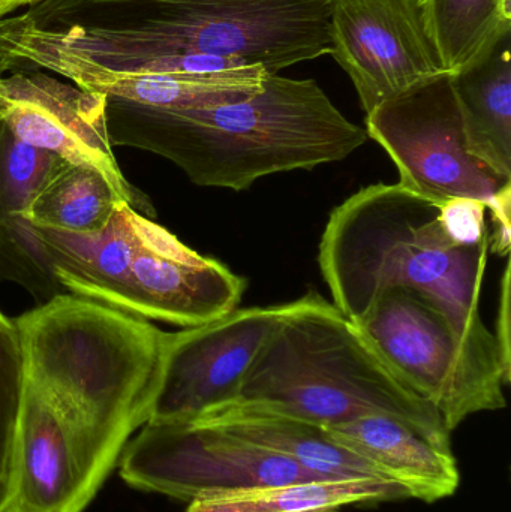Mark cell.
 Here are the masks:
<instances>
[{"label":"cell","mask_w":511,"mask_h":512,"mask_svg":"<svg viewBox=\"0 0 511 512\" xmlns=\"http://www.w3.org/2000/svg\"><path fill=\"white\" fill-rule=\"evenodd\" d=\"M290 303L236 309L198 327L168 333L147 423H183L237 400L246 373Z\"/></svg>","instance_id":"8"},{"label":"cell","mask_w":511,"mask_h":512,"mask_svg":"<svg viewBox=\"0 0 511 512\" xmlns=\"http://www.w3.org/2000/svg\"><path fill=\"white\" fill-rule=\"evenodd\" d=\"M245 277L197 254L167 228L135 212L122 312L191 328L237 309Z\"/></svg>","instance_id":"11"},{"label":"cell","mask_w":511,"mask_h":512,"mask_svg":"<svg viewBox=\"0 0 511 512\" xmlns=\"http://www.w3.org/2000/svg\"><path fill=\"white\" fill-rule=\"evenodd\" d=\"M59 156L21 143L0 123V279L44 304L66 294L44 243L30 224V204Z\"/></svg>","instance_id":"13"},{"label":"cell","mask_w":511,"mask_h":512,"mask_svg":"<svg viewBox=\"0 0 511 512\" xmlns=\"http://www.w3.org/2000/svg\"><path fill=\"white\" fill-rule=\"evenodd\" d=\"M23 71H48L107 99L168 110L245 101L260 93L270 77L261 68L210 74H114L60 59L35 60Z\"/></svg>","instance_id":"15"},{"label":"cell","mask_w":511,"mask_h":512,"mask_svg":"<svg viewBox=\"0 0 511 512\" xmlns=\"http://www.w3.org/2000/svg\"><path fill=\"white\" fill-rule=\"evenodd\" d=\"M105 119L114 147L155 153L195 185L233 191L344 161L369 138L314 80L278 74L252 98L218 107L168 110L107 99Z\"/></svg>","instance_id":"2"},{"label":"cell","mask_w":511,"mask_h":512,"mask_svg":"<svg viewBox=\"0 0 511 512\" xmlns=\"http://www.w3.org/2000/svg\"><path fill=\"white\" fill-rule=\"evenodd\" d=\"M14 321L24 382L71 427L96 495L149 421L168 333L68 292Z\"/></svg>","instance_id":"1"},{"label":"cell","mask_w":511,"mask_h":512,"mask_svg":"<svg viewBox=\"0 0 511 512\" xmlns=\"http://www.w3.org/2000/svg\"><path fill=\"white\" fill-rule=\"evenodd\" d=\"M38 2L39 0H0V21L8 18L17 9L23 8V6H33Z\"/></svg>","instance_id":"25"},{"label":"cell","mask_w":511,"mask_h":512,"mask_svg":"<svg viewBox=\"0 0 511 512\" xmlns=\"http://www.w3.org/2000/svg\"><path fill=\"white\" fill-rule=\"evenodd\" d=\"M120 203L125 201L99 171L60 159L33 197L30 224L93 236L107 228Z\"/></svg>","instance_id":"19"},{"label":"cell","mask_w":511,"mask_h":512,"mask_svg":"<svg viewBox=\"0 0 511 512\" xmlns=\"http://www.w3.org/2000/svg\"><path fill=\"white\" fill-rule=\"evenodd\" d=\"M194 421L287 457L318 477L387 480L374 466L336 444L324 427L261 403L234 400Z\"/></svg>","instance_id":"16"},{"label":"cell","mask_w":511,"mask_h":512,"mask_svg":"<svg viewBox=\"0 0 511 512\" xmlns=\"http://www.w3.org/2000/svg\"><path fill=\"white\" fill-rule=\"evenodd\" d=\"M368 137L395 162L399 185L434 203L489 201L501 179L468 150L464 119L450 72L438 75L366 114Z\"/></svg>","instance_id":"7"},{"label":"cell","mask_w":511,"mask_h":512,"mask_svg":"<svg viewBox=\"0 0 511 512\" xmlns=\"http://www.w3.org/2000/svg\"><path fill=\"white\" fill-rule=\"evenodd\" d=\"M511 33L488 56L452 74L468 150L501 179L511 180Z\"/></svg>","instance_id":"17"},{"label":"cell","mask_w":511,"mask_h":512,"mask_svg":"<svg viewBox=\"0 0 511 512\" xmlns=\"http://www.w3.org/2000/svg\"><path fill=\"white\" fill-rule=\"evenodd\" d=\"M511 265L507 262L504 268L503 279L500 286V303H498L497 322H495L494 337L497 342L498 352H500L501 363L504 370L511 375V334H510V316H511Z\"/></svg>","instance_id":"24"},{"label":"cell","mask_w":511,"mask_h":512,"mask_svg":"<svg viewBox=\"0 0 511 512\" xmlns=\"http://www.w3.org/2000/svg\"><path fill=\"white\" fill-rule=\"evenodd\" d=\"M486 204L471 198H455L441 206V222L450 239L461 245H479L491 239L486 225Z\"/></svg>","instance_id":"22"},{"label":"cell","mask_w":511,"mask_h":512,"mask_svg":"<svg viewBox=\"0 0 511 512\" xmlns=\"http://www.w3.org/2000/svg\"><path fill=\"white\" fill-rule=\"evenodd\" d=\"M237 400L261 403L324 429L387 415L452 445L440 412L317 292L291 301L246 373Z\"/></svg>","instance_id":"4"},{"label":"cell","mask_w":511,"mask_h":512,"mask_svg":"<svg viewBox=\"0 0 511 512\" xmlns=\"http://www.w3.org/2000/svg\"><path fill=\"white\" fill-rule=\"evenodd\" d=\"M356 327L387 364L455 432L480 412L507 405L503 373L473 354L447 316L413 289L384 292Z\"/></svg>","instance_id":"5"},{"label":"cell","mask_w":511,"mask_h":512,"mask_svg":"<svg viewBox=\"0 0 511 512\" xmlns=\"http://www.w3.org/2000/svg\"><path fill=\"white\" fill-rule=\"evenodd\" d=\"M411 499L401 484L377 478H317L242 490L189 504L186 512H342Z\"/></svg>","instance_id":"18"},{"label":"cell","mask_w":511,"mask_h":512,"mask_svg":"<svg viewBox=\"0 0 511 512\" xmlns=\"http://www.w3.org/2000/svg\"><path fill=\"white\" fill-rule=\"evenodd\" d=\"M95 496L71 427L24 382L0 512H83Z\"/></svg>","instance_id":"12"},{"label":"cell","mask_w":511,"mask_h":512,"mask_svg":"<svg viewBox=\"0 0 511 512\" xmlns=\"http://www.w3.org/2000/svg\"><path fill=\"white\" fill-rule=\"evenodd\" d=\"M491 239L461 245L441 222V204L401 185L366 186L330 213L318 264L333 304L357 324L395 288L432 301L480 360L503 373L494 333L480 313Z\"/></svg>","instance_id":"3"},{"label":"cell","mask_w":511,"mask_h":512,"mask_svg":"<svg viewBox=\"0 0 511 512\" xmlns=\"http://www.w3.org/2000/svg\"><path fill=\"white\" fill-rule=\"evenodd\" d=\"M330 36L366 114L447 72L419 0H333Z\"/></svg>","instance_id":"10"},{"label":"cell","mask_w":511,"mask_h":512,"mask_svg":"<svg viewBox=\"0 0 511 512\" xmlns=\"http://www.w3.org/2000/svg\"><path fill=\"white\" fill-rule=\"evenodd\" d=\"M107 99L44 71L6 72L0 77V120L17 140L107 177L122 200L149 219L153 204L123 176L105 119Z\"/></svg>","instance_id":"9"},{"label":"cell","mask_w":511,"mask_h":512,"mask_svg":"<svg viewBox=\"0 0 511 512\" xmlns=\"http://www.w3.org/2000/svg\"><path fill=\"white\" fill-rule=\"evenodd\" d=\"M486 209L491 210L492 227H494L489 251L501 258H506L510 255L511 240V182L501 188V191L489 201Z\"/></svg>","instance_id":"23"},{"label":"cell","mask_w":511,"mask_h":512,"mask_svg":"<svg viewBox=\"0 0 511 512\" xmlns=\"http://www.w3.org/2000/svg\"><path fill=\"white\" fill-rule=\"evenodd\" d=\"M6 72H8V69L5 68V65H3V63H0V77H2V75H5ZM0 123H2V120H0Z\"/></svg>","instance_id":"26"},{"label":"cell","mask_w":511,"mask_h":512,"mask_svg":"<svg viewBox=\"0 0 511 512\" xmlns=\"http://www.w3.org/2000/svg\"><path fill=\"white\" fill-rule=\"evenodd\" d=\"M336 444L401 484L411 499L434 504L455 495L461 484L452 445L387 415H366L327 427Z\"/></svg>","instance_id":"14"},{"label":"cell","mask_w":511,"mask_h":512,"mask_svg":"<svg viewBox=\"0 0 511 512\" xmlns=\"http://www.w3.org/2000/svg\"><path fill=\"white\" fill-rule=\"evenodd\" d=\"M119 466L128 486L188 504L324 478L287 457L198 421L144 424L123 450Z\"/></svg>","instance_id":"6"},{"label":"cell","mask_w":511,"mask_h":512,"mask_svg":"<svg viewBox=\"0 0 511 512\" xmlns=\"http://www.w3.org/2000/svg\"><path fill=\"white\" fill-rule=\"evenodd\" d=\"M419 6L450 74L476 65L511 33V0H419Z\"/></svg>","instance_id":"20"},{"label":"cell","mask_w":511,"mask_h":512,"mask_svg":"<svg viewBox=\"0 0 511 512\" xmlns=\"http://www.w3.org/2000/svg\"><path fill=\"white\" fill-rule=\"evenodd\" d=\"M24 364L15 321L0 312V490L23 397Z\"/></svg>","instance_id":"21"}]
</instances>
